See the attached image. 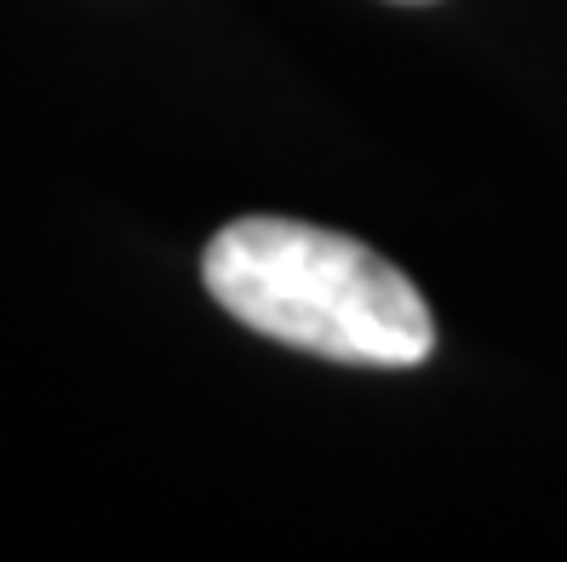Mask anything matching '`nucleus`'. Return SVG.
<instances>
[{
	"mask_svg": "<svg viewBox=\"0 0 567 562\" xmlns=\"http://www.w3.org/2000/svg\"><path fill=\"white\" fill-rule=\"evenodd\" d=\"M395 7H430V0H395Z\"/></svg>",
	"mask_w": 567,
	"mask_h": 562,
	"instance_id": "f03ea898",
	"label": "nucleus"
},
{
	"mask_svg": "<svg viewBox=\"0 0 567 562\" xmlns=\"http://www.w3.org/2000/svg\"><path fill=\"white\" fill-rule=\"evenodd\" d=\"M213 299L252 334L355 368H419L436 327L419 287L390 258L339 229L252 213L202 253Z\"/></svg>",
	"mask_w": 567,
	"mask_h": 562,
	"instance_id": "f257e3e1",
	"label": "nucleus"
}]
</instances>
